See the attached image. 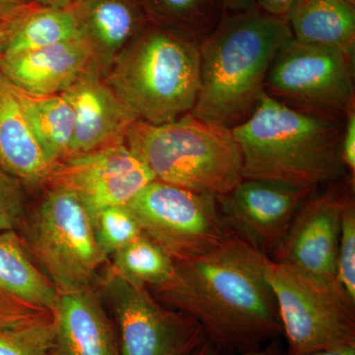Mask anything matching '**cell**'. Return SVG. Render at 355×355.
Wrapping results in <instances>:
<instances>
[{
  "instance_id": "6da1fadb",
  "label": "cell",
  "mask_w": 355,
  "mask_h": 355,
  "mask_svg": "<svg viewBox=\"0 0 355 355\" xmlns=\"http://www.w3.org/2000/svg\"><path fill=\"white\" fill-rule=\"evenodd\" d=\"M268 259L234 235L209 253L175 261L171 279L148 291L163 305L197 320L224 354L254 352L282 334L266 277Z\"/></svg>"
},
{
  "instance_id": "7a4b0ae2",
  "label": "cell",
  "mask_w": 355,
  "mask_h": 355,
  "mask_svg": "<svg viewBox=\"0 0 355 355\" xmlns=\"http://www.w3.org/2000/svg\"><path fill=\"white\" fill-rule=\"evenodd\" d=\"M291 39L286 19L258 6L224 12L198 46L200 90L191 113L230 128L247 120L275 55Z\"/></svg>"
},
{
  "instance_id": "3957f363",
  "label": "cell",
  "mask_w": 355,
  "mask_h": 355,
  "mask_svg": "<svg viewBox=\"0 0 355 355\" xmlns=\"http://www.w3.org/2000/svg\"><path fill=\"white\" fill-rule=\"evenodd\" d=\"M345 119L296 108L263 93L251 116L232 128L243 179L314 189L345 174Z\"/></svg>"
},
{
  "instance_id": "277c9868",
  "label": "cell",
  "mask_w": 355,
  "mask_h": 355,
  "mask_svg": "<svg viewBox=\"0 0 355 355\" xmlns=\"http://www.w3.org/2000/svg\"><path fill=\"white\" fill-rule=\"evenodd\" d=\"M125 144L156 181L223 196L243 180V157L232 128L190 112L177 120L130 125Z\"/></svg>"
},
{
  "instance_id": "5b68a950",
  "label": "cell",
  "mask_w": 355,
  "mask_h": 355,
  "mask_svg": "<svg viewBox=\"0 0 355 355\" xmlns=\"http://www.w3.org/2000/svg\"><path fill=\"white\" fill-rule=\"evenodd\" d=\"M200 44L149 24L106 76L139 120L162 125L193 111L200 90Z\"/></svg>"
},
{
  "instance_id": "8992f818",
  "label": "cell",
  "mask_w": 355,
  "mask_h": 355,
  "mask_svg": "<svg viewBox=\"0 0 355 355\" xmlns=\"http://www.w3.org/2000/svg\"><path fill=\"white\" fill-rule=\"evenodd\" d=\"M18 233L58 294L94 288L109 261L98 245L90 211L62 187H48Z\"/></svg>"
},
{
  "instance_id": "52a82bcc",
  "label": "cell",
  "mask_w": 355,
  "mask_h": 355,
  "mask_svg": "<svg viewBox=\"0 0 355 355\" xmlns=\"http://www.w3.org/2000/svg\"><path fill=\"white\" fill-rule=\"evenodd\" d=\"M266 277L277 300L287 355L355 345V305L340 287L324 286L270 259Z\"/></svg>"
},
{
  "instance_id": "ba28073f",
  "label": "cell",
  "mask_w": 355,
  "mask_h": 355,
  "mask_svg": "<svg viewBox=\"0 0 355 355\" xmlns=\"http://www.w3.org/2000/svg\"><path fill=\"white\" fill-rule=\"evenodd\" d=\"M144 233L174 261L197 258L234 233L222 216L216 196L154 181L128 203Z\"/></svg>"
},
{
  "instance_id": "9c48e42d",
  "label": "cell",
  "mask_w": 355,
  "mask_h": 355,
  "mask_svg": "<svg viewBox=\"0 0 355 355\" xmlns=\"http://www.w3.org/2000/svg\"><path fill=\"white\" fill-rule=\"evenodd\" d=\"M355 55L292 38L275 55L265 92L296 108L345 119L355 109Z\"/></svg>"
},
{
  "instance_id": "30bf717a",
  "label": "cell",
  "mask_w": 355,
  "mask_h": 355,
  "mask_svg": "<svg viewBox=\"0 0 355 355\" xmlns=\"http://www.w3.org/2000/svg\"><path fill=\"white\" fill-rule=\"evenodd\" d=\"M114 315L121 355H193L207 338L197 320L159 302L113 270L100 279Z\"/></svg>"
},
{
  "instance_id": "8fae6325",
  "label": "cell",
  "mask_w": 355,
  "mask_h": 355,
  "mask_svg": "<svg viewBox=\"0 0 355 355\" xmlns=\"http://www.w3.org/2000/svg\"><path fill=\"white\" fill-rule=\"evenodd\" d=\"M312 190L268 180L243 179L217 200L230 230L272 259Z\"/></svg>"
},
{
  "instance_id": "7c38bea8",
  "label": "cell",
  "mask_w": 355,
  "mask_h": 355,
  "mask_svg": "<svg viewBox=\"0 0 355 355\" xmlns=\"http://www.w3.org/2000/svg\"><path fill=\"white\" fill-rule=\"evenodd\" d=\"M154 180L148 168L121 144L60 161L46 187L73 191L94 218L103 209L127 205Z\"/></svg>"
},
{
  "instance_id": "4fadbf2b",
  "label": "cell",
  "mask_w": 355,
  "mask_h": 355,
  "mask_svg": "<svg viewBox=\"0 0 355 355\" xmlns=\"http://www.w3.org/2000/svg\"><path fill=\"white\" fill-rule=\"evenodd\" d=\"M347 195L330 190L306 198L270 260L324 286L340 288L336 279V258Z\"/></svg>"
},
{
  "instance_id": "5bb4252c",
  "label": "cell",
  "mask_w": 355,
  "mask_h": 355,
  "mask_svg": "<svg viewBox=\"0 0 355 355\" xmlns=\"http://www.w3.org/2000/svg\"><path fill=\"white\" fill-rule=\"evenodd\" d=\"M58 297L19 233H0V331L53 319Z\"/></svg>"
},
{
  "instance_id": "9a60e30c",
  "label": "cell",
  "mask_w": 355,
  "mask_h": 355,
  "mask_svg": "<svg viewBox=\"0 0 355 355\" xmlns=\"http://www.w3.org/2000/svg\"><path fill=\"white\" fill-rule=\"evenodd\" d=\"M62 94L74 112L70 156L125 144L128 128L139 120L98 69L89 70Z\"/></svg>"
},
{
  "instance_id": "2e32d148",
  "label": "cell",
  "mask_w": 355,
  "mask_h": 355,
  "mask_svg": "<svg viewBox=\"0 0 355 355\" xmlns=\"http://www.w3.org/2000/svg\"><path fill=\"white\" fill-rule=\"evenodd\" d=\"M93 69H98L94 55L81 39L0 55V74L14 87L37 97L62 94Z\"/></svg>"
},
{
  "instance_id": "e0dca14e",
  "label": "cell",
  "mask_w": 355,
  "mask_h": 355,
  "mask_svg": "<svg viewBox=\"0 0 355 355\" xmlns=\"http://www.w3.org/2000/svg\"><path fill=\"white\" fill-rule=\"evenodd\" d=\"M49 355H121L116 329L95 288L58 294Z\"/></svg>"
},
{
  "instance_id": "ac0fdd59",
  "label": "cell",
  "mask_w": 355,
  "mask_h": 355,
  "mask_svg": "<svg viewBox=\"0 0 355 355\" xmlns=\"http://www.w3.org/2000/svg\"><path fill=\"white\" fill-rule=\"evenodd\" d=\"M69 8L105 77L121 51L150 24L144 0H73Z\"/></svg>"
},
{
  "instance_id": "d6986e66",
  "label": "cell",
  "mask_w": 355,
  "mask_h": 355,
  "mask_svg": "<svg viewBox=\"0 0 355 355\" xmlns=\"http://www.w3.org/2000/svg\"><path fill=\"white\" fill-rule=\"evenodd\" d=\"M55 166L33 132L17 90L0 74V168L36 188L46 186Z\"/></svg>"
},
{
  "instance_id": "ffe728a7",
  "label": "cell",
  "mask_w": 355,
  "mask_h": 355,
  "mask_svg": "<svg viewBox=\"0 0 355 355\" xmlns=\"http://www.w3.org/2000/svg\"><path fill=\"white\" fill-rule=\"evenodd\" d=\"M300 43L338 49L355 55V2L298 0L286 18Z\"/></svg>"
},
{
  "instance_id": "44dd1931",
  "label": "cell",
  "mask_w": 355,
  "mask_h": 355,
  "mask_svg": "<svg viewBox=\"0 0 355 355\" xmlns=\"http://www.w3.org/2000/svg\"><path fill=\"white\" fill-rule=\"evenodd\" d=\"M16 90L33 132L51 160L57 164L69 158L73 139L74 112L64 96L37 97Z\"/></svg>"
},
{
  "instance_id": "7402d4cb",
  "label": "cell",
  "mask_w": 355,
  "mask_h": 355,
  "mask_svg": "<svg viewBox=\"0 0 355 355\" xmlns=\"http://www.w3.org/2000/svg\"><path fill=\"white\" fill-rule=\"evenodd\" d=\"M150 24L200 44L218 25L222 0H144Z\"/></svg>"
},
{
  "instance_id": "603a6c76",
  "label": "cell",
  "mask_w": 355,
  "mask_h": 355,
  "mask_svg": "<svg viewBox=\"0 0 355 355\" xmlns=\"http://www.w3.org/2000/svg\"><path fill=\"white\" fill-rule=\"evenodd\" d=\"M110 259V270L135 286L147 289L167 284L175 270L174 259L146 233Z\"/></svg>"
},
{
  "instance_id": "cb8c5ba5",
  "label": "cell",
  "mask_w": 355,
  "mask_h": 355,
  "mask_svg": "<svg viewBox=\"0 0 355 355\" xmlns=\"http://www.w3.org/2000/svg\"><path fill=\"white\" fill-rule=\"evenodd\" d=\"M74 39L80 37L69 7L37 6L25 14L3 55L37 51Z\"/></svg>"
},
{
  "instance_id": "d4e9b609",
  "label": "cell",
  "mask_w": 355,
  "mask_h": 355,
  "mask_svg": "<svg viewBox=\"0 0 355 355\" xmlns=\"http://www.w3.org/2000/svg\"><path fill=\"white\" fill-rule=\"evenodd\" d=\"M93 224L98 245L109 260L121 248L144 234L128 205L101 210L93 218Z\"/></svg>"
},
{
  "instance_id": "484cf974",
  "label": "cell",
  "mask_w": 355,
  "mask_h": 355,
  "mask_svg": "<svg viewBox=\"0 0 355 355\" xmlns=\"http://www.w3.org/2000/svg\"><path fill=\"white\" fill-rule=\"evenodd\" d=\"M336 279L343 293L355 305V205L350 193L345 200L340 222Z\"/></svg>"
},
{
  "instance_id": "4316f807",
  "label": "cell",
  "mask_w": 355,
  "mask_h": 355,
  "mask_svg": "<svg viewBox=\"0 0 355 355\" xmlns=\"http://www.w3.org/2000/svg\"><path fill=\"white\" fill-rule=\"evenodd\" d=\"M53 338V319L0 331V355H49Z\"/></svg>"
},
{
  "instance_id": "83f0119b",
  "label": "cell",
  "mask_w": 355,
  "mask_h": 355,
  "mask_svg": "<svg viewBox=\"0 0 355 355\" xmlns=\"http://www.w3.org/2000/svg\"><path fill=\"white\" fill-rule=\"evenodd\" d=\"M29 209L24 184L0 168V233L19 232Z\"/></svg>"
},
{
  "instance_id": "f1b7e54d",
  "label": "cell",
  "mask_w": 355,
  "mask_h": 355,
  "mask_svg": "<svg viewBox=\"0 0 355 355\" xmlns=\"http://www.w3.org/2000/svg\"><path fill=\"white\" fill-rule=\"evenodd\" d=\"M340 156L345 171H349L352 181L355 176V109L350 110L345 119V128L340 144Z\"/></svg>"
},
{
  "instance_id": "f546056e",
  "label": "cell",
  "mask_w": 355,
  "mask_h": 355,
  "mask_svg": "<svg viewBox=\"0 0 355 355\" xmlns=\"http://www.w3.org/2000/svg\"><path fill=\"white\" fill-rule=\"evenodd\" d=\"M37 6L33 0H0V21L15 19Z\"/></svg>"
},
{
  "instance_id": "4dcf8cb0",
  "label": "cell",
  "mask_w": 355,
  "mask_h": 355,
  "mask_svg": "<svg viewBox=\"0 0 355 355\" xmlns=\"http://www.w3.org/2000/svg\"><path fill=\"white\" fill-rule=\"evenodd\" d=\"M280 352H282V347H280L279 338H275L260 349L239 354H221L217 352L216 347L209 340H207L193 355H280Z\"/></svg>"
},
{
  "instance_id": "1f68e13d",
  "label": "cell",
  "mask_w": 355,
  "mask_h": 355,
  "mask_svg": "<svg viewBox=\"0 0 355 355\" xmlns=\"http://www.w3.org/2000/svg\"><path fill=\"white\" fill-rule=\"evenodd\" d=\"M298 0H256V6L266 13L286 19L292 6Z\"/></svg>"
},
{
  "instance_id": "d6a6232c",
  "label": "cell",
  "mask_w": 355,
  "mask_h": 355,
  "mask_svg": "<svg viewBox=\"0 0 355 355\" xmlns=\"http://www.w3.org/2000/svg\"><path fill=\"white\" fill-rule=\"evenodd\" d=\"M29 11H28V12H29ZM25 14L19 16V17L15 18V19L0 21V55L6 53L7 46L10 44L11 40H12L14 35H15L16 31H17L21 20L24 17Z\"/></svg>"
},
{
  "instance_id": "836d02e7",
  "label": "cell",
  "mask_w": 355,
  "mask_h": 355,
  "mask_svg": "<svg viewBox=\"0 0 355 355\" xmlns=\"http://www.w3.org/2000/svg\"><path fill=\"white\" fill-rule=\"evenodd\" d=\"M225 12L246 10L256 6V0H222Z\"/></svg>"
},
{
  "instance_id": "e575fe53",
  "label": "cell",
  "mask_w": 355,
  "mask_h": 355,
  "mask_svg": "<svg viewBox=\"0 0 355 355\" xmlns=\"http://www.w3.org/2000/svg\"><path fill=\"white\" fill-rule=\"evenodd\" d=\"M307 355H355V345H345L335 349L320 350Z\"/></svg>"
},
{
  "instance_id": "d590c367",
  "label": "cell",
  "mask_w": 355,
  "mask_h": 355,
  "mask_svg": "<svg viewBox=\"0 0 355 355\" xmlns=\"http://www.w3.org/2000/svg\"><path fill=\"white\" fill-rule=\"evenodd\" d=\"M33 1L40 6L65 8V7H69L73 0H33Z\"/></svg>"
},
{
  "instance_id": "8d00e7d4",
  "label": "cell",
  "mask_w": 355,
  "mask_h": 355,
  "mask_svg": "<svg viewBox=\"0 0 355 355\" xmlns=\"http://www.w3.org/2000/svg\"><path fill=\"white\" fill-rule=\"evenodd\" d=\"M352 1H354L355 2V0H352Z\"/></svg>"
}]
</instances>
